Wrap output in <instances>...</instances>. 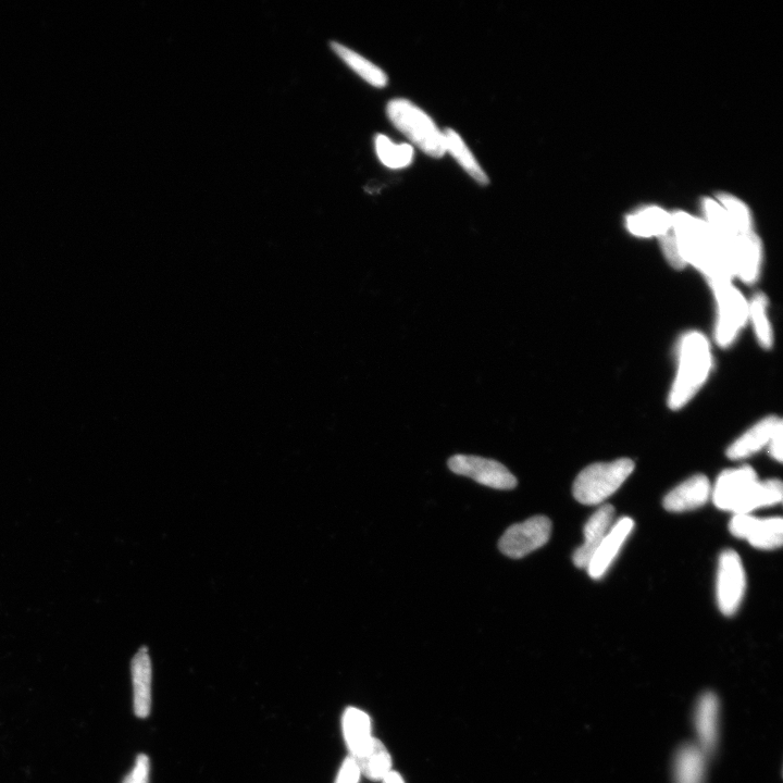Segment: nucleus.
<instances>
[{
    "mask_svg": "<svg viewBox=\"0 0 783 783\" xmlns=\"http://www.w3.org/2000/svg\"><path fill=\"white\" fill-rule=\"evenodd\" d=\"M673 230L683 260L702 272L711 287L735 278L728 246L706 221L676 213Z\"/></svg>",
    "mask_w": 783,
    "mask_h": 783,
    "instance_id": "obj_1",
    "label": "nucleus"
},
{
    "mask_svg": "<svg viewBox=\"0 0 783 783\" xmlns=\"http://www.w3.org/2000/svg\"><path fill=\"white\" fill-rule=\"evenodd\" d=\"M782 482L778 479L760 481L750 466L728 469L718 477L713 490L715 505L722 511L750 514L758 508L781 503Z\"/></svg>",
    "mask_w": 783,
    "mask_h": 783,
    "instance_id": "obj_2",
    "label": "nucleus"
},
{
    "mask_svg": "<svg viewBox=\"0 0 783 783\" xmlns=\"http://www.w3.org/2000/svg\"><path fill=\"white\" fill-rule=\"evenodd\" d=\"M713 358L710 343L700 332H689L680 341L678 371L671 387L668 404L671 409L685 407L711 374Z\"/></svg>",
    "mask_w": 783,
    "mask_h": 783,
    "instance_id": "obj_3",
    "label": "nucleus"
},
{
    "mask_svg": "<svg viewBox=\"0 0 783 783\" xmlns=\"http://www.w3.org/2000/svg\"><path fill=\"white\" fill-rule=\"evenodd\" d=\"M388 116L396 129L433 158L446 153L444 134L419 107L406 99H393L388 105Z\"/></svg>",
    "mask_w": 783,
    "mask_h": 783,
    "instance_id": "obj_4",
    "label": "nucleus"
},
{
    "mask_svg": "<svg viewBox=\"0 0 783 783\" xmlns=\"http://www.w3.org/2000/svg\"><path fill=\"white\" fill-rule=\"evenodd\" d=\"M635 469L631 459L593 464L583 469L574 483L575 499L584 505L602 504L623 486Z\"/></svg>",
    "mask_w": 783,
    "mask_h": 783,
    "instance_id": "obj_5",
    "label": "nucleus"
},
{
    "mask_svg": "<svg viewBox=\"0 0 783 783\" xmlns=\"http://www.w3.org/2000/svg\"><path fill=\"white\" fill-rule=\"evenodd\" d=\"M717 303L716 342L727 347L738 337L740 330L749 320V303L731 282L711 287Z\"/></svg>",
    "mask_w": 783,
    "mask_h": 783,
    "instance_id": "obj_6",
    "label": "nucleus"
},
{
    "mask_svg": "<svg viewBox=\"0 0 783 783\" xmlns=\"http://www.w3.org/2000/svg\"><path fill=\"white\" fill-rule=\"evenodd\" d=\"M552 522L545 516H534L509 527L499 541L500 551L519 559L537 551L551 539Z\"/></svg>",
    "mask_w": 783,
    "mask_h": 783,
    "instance_id": "obj_7",
    "label": "nucleus"
},
{
    "mask_svg": "<svg viewBox=\"0 0 783 783\" xmlns=\"http://www.w3.org/2000/svg\"><path fill=\"white\" fill-rule=\"evenodd\" d=\"M447 465L454 474L468 477L481 486L491 489L513 490L518 484L512 472L493 459L472 455H455L450 458Z\"/></svg>",
    "mask_w": 783,
    "mask_h": 783,
    "instance_id": "obj_8",
    "label": "nucleus"
},
{
    "mask_svg": "<svg viewBox=\"0 0 783 783\" xmlns=\"http://www.w3.org/2000/svg\"><path fill=\"white\" fill-rule=\"evenodd\" d=\"M747 588V579L739 554L726 550L719 557L717 574V602L726 616L735 615L738 611Z\"/></svg>",
    "mask_w": 783,
    "mask_h": 783,
    "instance_id": "obj_9",
    "label": "nucleus"
},
{
    "mask_svg": "<svg viewBox=\"0 0 783 783\" xmlns=\"http://www.w3.org/2000/svg\"><path fill=\"white\" fill-rule=\"evenodd\" d=\"M694 726L696 744L707 756L712 755L719 740V700L713 692L704 693L696 704Z\"/></svg>",
    "mask_w": 783,
    "mask_h": 783,
    "instance_id": "obj_10",
    "label": "nucleus"
},
{
    "mask_svg": "<svg viewBox=\"0 0 783 783\" xmlns=\"http://www.w3.org/2000/svg\"><path fill=\"white\" fill-rule=\"evenodd\" d=\"M731 263L735 277L747 284L756 282L762 264V244L752 231L739 234L731 252Z\"/></svg>",
    "mask_w": 783,
    "mask_h": 783,
    "instance_id": "obj_11",
    "label": "nucleus"
},
{
    "mask_svg": "<svg viewBox=\"0 0 783 783\" xmlns=\"http://www.w3.org/2000/svg\"><path fill=\"white\" fill-rule=\"evenodd\" d=\"M633 527H635V522L631 518L624 517L609 530L587 567L592 579H601L606 574L630 536Z\"/></svg>",
    "mask_w": 783,
    "mask_h": 783,
    "instance_id": "obj_12",
    "label": "nucleus"
},
{
    "mask_svg": "<svg viewBox=\"0 0 783 783\" xmlns=\"http://www.w3.org/2000/svg\"><path fill=\"white\" fill-rule=\"evenodd\" d=\"M615 509L604 505L588 520L584 527V543L574 553L573 561L578 568H587L596 550L613 527Z\"/></svg>",
    "mask_w": 783,
    "mask_h": 783,
    "instance_id": "obj_13",
    "label": "nucleus"
},
{
    "mask_svg": "<svg viewBox=\"0 0 783 783\" xmlns=\"http://www.w3.org/2000/svg\"><path fill=\"white\" fill-rule=\"evenodd\" d=\"M711 493L710 480L704 475H696L669 492L664 499V507L671 513L694 511L705 505Z\"/></svg>",
    "mask_w": 783,
    "mask_h": 783,
    "instance_id": "obj_14",
    "label": "nucleus"
},
{
    "mask_svg": "<svg viewBox=\"0 0 783 783\" xmlns=\"http://www.w3.org/2000/svg\"><path fill=\"white\" fill-rule=\"evenodd\" d=\"M152 673L151 657L148 650L143 648L132 660L134 713L140 718H146L151 714Z\"/></svg>",
    "mask_w": 783,
    "mask_h": 783,
    "instance_id": "obj_15",
    "label": "nucleus"
},
{
    "mask_svg": "<svg viewBox=\"0 0 783 783\" xmlns=\"http://www.w3.org/2000/svg\"><path fill=\"white\" fill-rule=\"evenodd\" d=\"M780 421L777 417L770 416L757 422L755 426L729 446L727 456L732 461H742V459L762 451L769 444Z\"/></svg>",
    "mask_w": 783,
    "mask_h": 783,
    "instance_id": "obj_16",
    "label": "nucleus"
},
{
    "mask_svg": "<svg viewBox=\"0 0 783 783\" xmlns=\"http://www.w3.org/2000/svg\"><path fill=\"white\" fill-rule=\"evenodd\" d=\"M344 739L351 756L362 755L371 743V720L368 714L358 708H347L342 719Z\"/></svg>",
    "mask_w": 783,
    "mask_h": 783,
    "instance_id": "obj_17",
    "label": "nucleus"
},
{
    "mask_svg": "<svg viewBox=\"0 0 783 783\" xmlns=\"http://www.w3.org/2000/svg\"><path fill=\"white\" fill-rule=\"evenodd\" d=\"M627 228L641 238H661L673 229V215L658 207L644 208L627 218Z\"/></svg>",
    "mask_w": 783,
    "mask_h": 783,
    "instance_id": "obj_18",
    "label": "nucleus"
},
{
    "mask_svg": "<svg viewBox=\"0 0 783 783\" xmlns=\"http://www.w3.org/2000/svg\"><path fill=\"white\" fill-rule=\"evenodd\" d=\"M707 755L698 744H686L675 758V783H704Z\"/></svg>",
    "mask_w": 783,
    "mask_h": 783,
    "instance_id": "obj_19",
    "label": "nucleus"
},
{
    "mask_svg": "<svg viewBox=\"0 0 783 783\" xmlns=\"http://www.w3.org/2000/svg\"><path fill=\"white\" fill-rule=\"evenodd\" d=\"M360 773L372 781H382L392 772V757L385 745L378 739H372L367 750L355 758Z\"/></svg>",
    "mask_w": 783,
    "mask_h": 783,
    "instance_id": "obj_20",
    "label": "nucleus"
},
{
    "mask_svg": "<svg viewBox=\"0 0 783 783\" xmlns=\"http://www.w3.org/2000/svg\"><path fill=\"white\" fill-rule=\"evenodd\" d=\"M443 134L446 152H450L454 156L458 164L465 169L471 178L482 185L489 184L486 172L482 170L461 136L451 129H446Z\"/></svg>",
    "mask_w": 783,
    "mask_h": 783,
    "instance_id": "obj_21",
    "label": "nucleus"
},
{
    "mask_svg": "<svg viewBox=\"0 0 783 783\" xmlns=\"http://www.w3.org/2000/svg\"><path fill=\"white\" fill-rule=\"evenodd\" d=\"M333 52L337 54L348 67H351L360 77L376 87H384L388 84L387 74L382 69L372 64L369 60L360 56L339 43H331Z\"/></svg>",
    "mask_w": 783,
    "mask_h": 783,
    "instance_id": "obj_22",
    "label": "nucleus"
},
{
    "mask_svg": "<svg viewBox=\"0 0 783 783\" xmlns=\"http://www.w3.org/2000/svg\"><path fill=\"white\" fill-rule=\"evenodd\" d=\"M747 540L755 549L775 550L781 548L783 520L781 518H756Z\"/></svg>",
    "mask_w": 783,
    "mask_h": 783,
    "instance_id": "obj_23",
    "label": "nucleus"
},
{
    "mask_svg": "<svg viewBox=\"0 0 783 783\" xmlns=\"http://www.w3.org/2000/svg\"><path fill=\"white\" fill-rule=\"evenodd\" d=\"M768 302L764 294H756L749 303V320H751L758 343L768 350L773 346L774 337L768 318Z\"/></svg>",
    "mask_w": 783,
    "mask_h": 783,
    "instance_id": "obj_24",
    "label": "nucleus"
},
{
    "mask_svg": "<svg viewBox=\"0 0 783 783\" xmlns=\"http://www.w3.org/2000/svg\"><path fill=\"white\" fill-rule=\"evenodd\" d=\"M376 149L381 163L391 169H402L412 164L414 149L407 144L396 145L384 135H378Z\"/></svg>",
    "mask_w": 783,
    "mask_h": 783,
    "instance_id": "obj_25",
    "label": "nucleus"
},
{
    "mask_svg": "<svg viewBox=\"0 0 783 783\" xmlns=\"http://www.w3.org/2000/svg\"><path fill=\"white\" fill-rule=\"evenodd\" d=\"M720 205H722L729 214L733 225L740 234L752 232V217L747 206L737 200V198L723 194L718 196Z\"/></svg>",
    "mask_w": 783,
    "mask_h": 783,
    "instance_id": "obj_26",
    "label": "nucleus"
},
{
    "mask_svg": "<svg viewBox=\"0 0 783 783\" xmlns=\"http://www.w3.org/2000/svg\"><path fill=\"white\" fill-rule=\"evenodd\" d=\"M660 240L668 263L678 270L685 268L687 264L681 256L674 230L671 229L668 233L661 236Z\"/></svg>",
    "mask_w": 783,
    "mask_h": 783,
    "instance_id": "obj_27",
    "label": "nucleus"
},
{
    "mask_svg": "<svg viewBox=\"0 0 783 783\" xmlns=\"http://www.w3.org/2000/svg\"><path fill=\"white\" fill-rule=\"evenodd\" d=\"M149 757L141 754L136 758L132 773L124 779L123 783H148L149 781Z\"/></svg>",
    "mask_w": 783,
    "mask_h": 783,
    "instance_id": "obj_28",
    "label": "nucleus"
},
{
    "mask_svg": "<svg viewBox=\"0 0 783 783\" xmlns=\"http://www.w3.org/2000/svg\"><path fill=\"white\" fill-rule=\"evenodd\" d=\"M360 769L354 757L351 755L346 758L340 769L335 783H358L360 779Z\"/></svg>",
    "mask_w": 783,
    "mask_h": 783,
    "instance_id": "obj_29",
    "label": "nucleus"
},
{
    "mask_svg": "<svg viewBox=\"0 0 783 783\" xmlns=\"http://www.w3.org/2000/svg\"><path fill=\"white\" fill-rule=\"evenodd\" d=\"M782 438H783V426L782 421H780V424L776 428L772 439L769 441V453L772 455L776 461L779 463L782 462Z\"/></svg>",
    "mask_w": 783,
    "mask_h": 783,
    "instance_id": "obj_30",
    "label": "nucleus"
},
{
    "mask_svg": "<svg viewBox=\"0 0 783 783\" xmlns=\"http://www.w3.org/2000/svg\"><path fill=\"white\" fill-rule=\"evenodd\" d=\"M383 783H405L403 777L396 772H390L387 777L382 780Z\"/></svg>",
    "mask_w": 783,
    "mask_h": 783,
    "instance_id": "obj_31",
    "label": "nucleus"
}]
</instances>
